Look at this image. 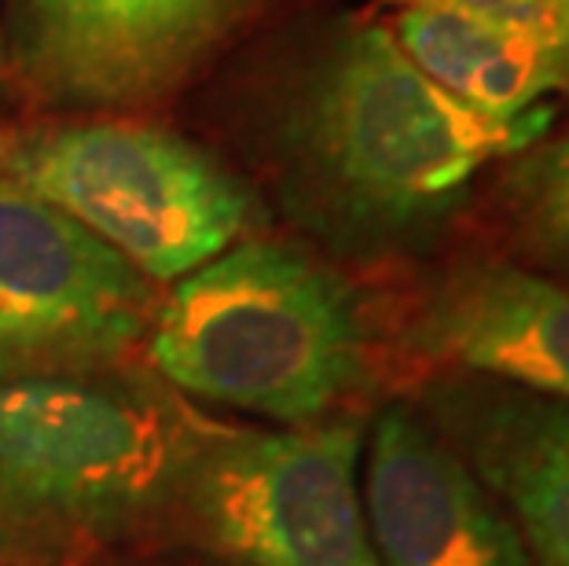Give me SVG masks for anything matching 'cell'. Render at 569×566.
<instances>
[{"label":"cell","mask_w":569,"mask_h":566,"mask_svg":"<svg viewBox=\"0 0 569 566\" xmlns=\"http://www.w3.org/2000/svg\"><path fill=\"white\" fill-rule=\"evenodd\" d=\"M551 126V107L496 122L422 75L386 22L327 27L283 96L276 166L287 210L346 255L430 236L467 188Z\"/></svg>","instance_id":"cell-1"},{"label":"cell","mask_w":569,"mask_h":566,"mask_svg":"<svg viewBox=\"0 0 569 566\" xmlns=\"http://www.w3.org/2000/svg\"><path fill=\"white\" fill-rule=\"evenodd\" d=\"M202 427L118 365L0 368V559H78L166 519Z\"/></svg>","instance_id":"cell-2"},{"label":"cell","mask_w":569,"mask_h":566,"mask_svg":"<svg viewBox=\"0 0 569 566\" xmlns=\"http://www.w3.org/2000/svg\"><path fill=\"white\" fill-rule=\"evenodd\" d=\"M148 354L169 387L290 427L323 419L368 365L353 287L272 239L228 247L177 280Z\"/></svg>","instance_id":"cell-3"},{"label":"cell","mask_w":569,"mask_h":566,"mask_svg":"<svg viewBox=\"0 0 569 566\" xmlns=\"http://www.w3.org/2000/svg\"><path fill=\"white\" fill-rule=\"evenodd\" d=\"M0 173L89 228L151 284L184 280L258 225L243 180L154 126L78 122L8 137Z\"/></svg>","instance_id":"cell-4"},{"label":"cell","mask_w":569,"mask_h":566,"mask_svg":"<svg viewBox=\"0 0 569 566\" xmlns=\"http://www.w3.org/2000/svg\"><path fill=\"white\" fill-rule=\"evenodd\" d=\"M353 416L280 430L202 427L169 519L228 566H379Z\"/></svg>","instance_id":"cell-5"},{"label":"cell","mask_w":569,"mask_h":566,"mask_svg":"<svg viewBox=\"0 0 569 566\" xmlns=\"http://www.w3.org/2000/svg\"><path fill=\"white\" fill-rule=\"evenodd\" d=\"M154 312L148 276L0 173V368H114Z\"/></svg>","instance_id":"cell-6"},{"label":"cell","mask_w":569,"mask_h":566,"mask_svg":"<svg viewBox=\"0 0 569 566\" xmlns=\"http://www.w3.org/2000/svg\"><path fill=\"white\" fill-rule=\"evenodd\" d=\"M253 0H8L11 59L52 103L118 107L177 86Z\"/></svg>","instance_id":"cell-7"},{"label":"cell","mask_w":569,"mask_h":566,"mask_svg":"<svg viewBox=\"0 0 569 566\" xmlns=\"http://www.w3.org/2000/svg\"><path fill=\"white\" fill-rule=\"evenodd\" d=\"M365 464V519L379 566H537L522 534L422 413L386 405Z\"/></svg>","instance_id":"cell-8"},{"label":"cell","mask_w":569,"mask_h":566,"mask_svg":"<svg viewBox=\"0 0 569 566\" xmlns=\"http://www.w3.org/2000/svg\"><path fill=\"white\" fill-rule=\"evenodd\" d=\"M427 419L481 478L537 566H569V401L496 379H445Z\"/></svg>","instance_id":"cell-9"},{"label":"cell","mask_w":569,"mask_h":566,"mask_svg":"<svg viewBox=\"0 0 569 566\" xmlns=\"http://www.w3.org/2000/svg\"><path fill=\"white\" fill-rule=\"evenodd\" d=\"M408 342L433 365L463 368L569 401V284L511 261H467L427 295Z\"/></svg>","instance_id":"cell-10"},{"label":"cell","mask_w":569,"mask_h":566,"mask_svg":"<svg viewBox=\"0 0 569 566\" xmlns=\"http://www.w3.org/2000/svg\"><path fill=\"white\" fill-rule=\"evenodd\" d=\"M390 33L405 56L470 111L518 122L569 92V52L526 30L430 8H397Z\"/></svg>","instance_id":"cell-11"},{"label":"cell","mask_w":569,"mask_h":566,"mask_svg":"<svg viewBox=\"0 0 569 566\" xmlns=\"http://www.w3.org/2000/svg\"><path fill=\"white\" fill-rule=\"evenodd\" d=\"M503 196L526 255L569 280V132L526 148L507 170Z\"/></svg>","instance_id":"cell-12"},{"label":"cell","mask_w":569,"mask_h":566,"mask_svg":"<svg viewBox=\"0 0 569 566\" xmlns=\"http://www.w3.org/2000/svg\"><path fill=\"white\" fill-rule=\"evenodd\" d=\"M397 8H430L452 16L526 30L569 52V0H390Z\"/></svg>","instance_id":"cell-13"}]
</instances>
